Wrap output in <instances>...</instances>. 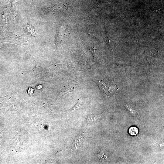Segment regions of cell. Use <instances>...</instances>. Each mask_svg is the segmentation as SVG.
Masks as SVG:
<instances>
[{
  "label": "cell",
  "mask_w": 164,
  "mask_h": 164,
  "mask_svg": "<svg viewBox=\"0 0 164 164\" xmlns=\"http://www.w3.org/2000/svg\"><path fill=\"white\" fill-rule=\"evenodd\" d=\"M80 101H78L77 103V104H76L75 106L73 107V108L70 109V110H69L67 111H70V110H77L78 109V108L80 106Z\"/></svg>",
  "instance_id": "8992f818"
},
{
  "label": "cell",
  "mask_w": 164,
  "mask_h": 164,
  "mask_svg": "<svg viewBox=\"0 0 164 164\" xmlns=\"http://www.w3.org/2000/svg\"><path fill=\"white\" fill-rule=\"evenodd\" d=\"M138 130L135 126L130 127L128 130V132L129 135L132 136H136L138 132Z\"/></svg>",
  "instance_id": "5b68a950"
},
{
  "label": "cell",
  "mask_w": 164,
  "mask_h": 164,
  "mask_svg": "<svg viewBox=\"0 0 164 164\" xmlns=\"http://www.w3.org/2000/svg\"><path fill=\"white\" fill-rule=\"evenodd\" d=\"M83 136L80 135L78 136L75 140L73 145V149H77L82 144L85 139Z\"/></svg>",
  "instance_id": "3957f363"
},
{
  "label": "cell",
  "mask_w": 164,
  "mask_h": 164,
  "mask_svg": "<svg viewBox=\"0 0 164 164\" xmlns=\"http://www.w3.org/2000/svg\"><path fill=\"white\" fill-rule=\"evenodd\" d=\"M98 156L101 161H104L107 158V153L104 150H101L98 153Z\"/></svg>",
  "instance_id": "277c9868"
},
{
  "label": "cell",
  "mask_w": 164,
  "mask_h": 164,
  "mask_svg": "<svg viewBox=\"0 0 164 164\" xmlns=\"http://www.w3.org/2000/svg\"><path fill=\"white\" fill-rule=\"evenodd\" d=\"M100 117L98 115H91L88 116L85 119L88 124L91 125L97 122L100 119Z\"/></svg>",
  "instance_id": "7a4b0ae2"
},
{
  "label": "cell",
  "mask_w": 164,
  "mask_h": 164,
  "mask_svg": "<svg viewBox=\"0 0 164 164\" xmlns=\"http://www.w3.org/2000/svg\"><path fill=\"white\" fill-rule=\"evenodd\" d=\"M100 89L108 96H110L114 94L118 88L113 82L108 83L104 82L102 80L99 81L97 82Z\"/></svg>",
  "instance_id": "6da1fadb"
}]
</instances>
